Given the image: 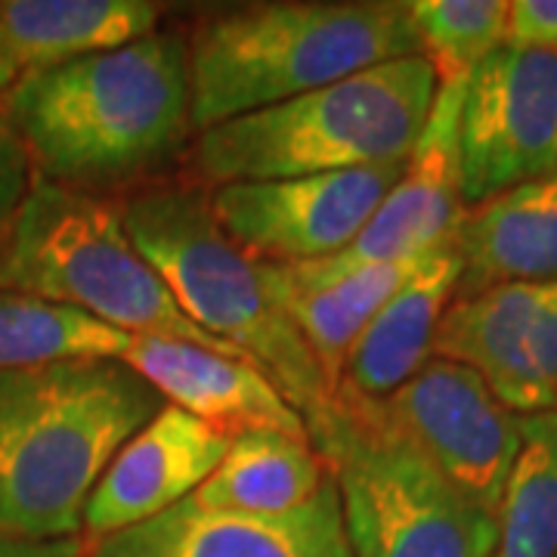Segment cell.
<instances>
[{"instance_id": "obj_1", "label": "cell", "mask_w": 557, "mask_h": 557, "mask_svg": "<svg viewBox=\"0 0 557 557\" xmlns=\"http://www.w3.org/2000/svg\"><path fill=\"white\" fill-rule=\"evenodd\" d=\"M3 109L47 180L84 193L127 183L196 134L189 47L152 32L22 78Z\"/></svg>"}, {"instance_id": "obj_2", "label": "cell", "mask_w": 557, "mask_h": 557, "mask_svg": "<svg viewBox=\"0 0 557 557\" xmlns=\"http://www.w3.org/2000/svg\"><path fill=\"white\" fill-rule=\"evenodd\" d=\"M164 406L121 359L0 372V536H78L106 468Z\"/></svg>"}, {"instance_id": "obj_3", "label": "cell", "mask_w": 557, "mask_h": 557, "mask_svg": "<svg viewBox=\"0 0 557 557\" xmlns=\"http://www.w3.org/2000/svg\"><path fill=\"white\" fill-rule=\"evenodd\" d=\"M186 47L199 134L381 62L421 57L409 3L381 0L242 3L208 13Z\"/></svg>"}, {"instance_id": "obj_4", "label": "cell", "mask_w": 557, "mask_h": 557, "mask_svg": "<svg viewBox=\"0 0 557 557\" xmlns=\"http://www.w3.org/2000/svg\"><path fill=\"white\" fill-rule=\"evenodd\" d=\"M121 214L127 236L186 319L260 369L307 428L335 406L338 387L278 310L263 263L223 233L208 193L186 186L149 189L127 201Z\"/></svg>"}, {"instance_id": "obj_5", "label": "cell", "mask_w": 557, "mask_h": 557, "mask_svg": "<svg viewBox=\"0 0 557 557\" xmlns=\"http://www.w3.org/2000/svg\"><path fill=\"white\" fill-rule=\"evenodd\" d=\"M424 57L381 62L242 119L201 131L196 164L214 186L406 161L437 100Z\"/></svg>"}, {"instance_id": "obj_6", "label": "cell", "mask_w": 557, "mask_h": 557, "mask_svg": "<svg viewBox=\"0 0 557 557\" xmlns=\"http://www.w3.org/2000/svg\"><path fill=\"white\" fill-rule=\"evenodd\" d=\"M0 288L75 307L127 335L186 341L245 359L186 319L127 236L119 205L47 177L32 180L0 245Z\"/></svg>"}, {"instance_id": "obj_7", "label": "cell", "mask_w": 557, "mask_h": 557, "mask_svg": "<svg viewBox=\"0 0 557 557\" xmlns=\"http://www.w3.org/2000/svg\"><path fill=\"white\" fill-rule=\"evenodd\" d=\"M307 437L335 480L354 557H493L496 518L384 431L362 397L338 387Z\"/></svg>"}, {"instance_id": "obj_8", "label": "cell", "mask_w": 557, "mask_h": 557, "mask_svg": "<svg viewBox=\"0 0 557 557\" xmlns=\"http://www.w3.org/2000/svg\"><path fill=\"white\" fill-rule=\"evenodd\" d=\"M362 403L384 431L496 518L520 449V416L480 375L458 362L431 357L391 397H362Z\"/></svg>"}, {"instance_id": "obj_9", "label": "cell", "mask_w": 557, "mask_h": 557, "mask_svg": "<svg viewBox=\"0 0 557 557\" xmlns=\"http://www.w3.org/2000/svg\"><path fill=\"white\" fill-rule=\"evenodd\" d=\"M461 199L480 205L557 171V53L505 44L461 100Z\"/></svg>"}, {"instance_id": "obj_10", "label": "cell", "mask_w": 557, "mask_h": 557, "mask_svg": "<svg viewBox=\"0 0 557 557\" xmlns=\"http://www.w3.org/2000/svg\"><path fill=\"white\" fill-rule=\"evenodd\" d=\"M406 161L288 180H245L211 193L223 233L248 258L300 267L344 251L394 189Z\"/></svg>"}, {"instance_id": "obj_11", "label": "cell", "mask_w": 557, "mask_h": 557, "mask_svg": "<svg viewBox=\"0 0 557 557\" xmlns=\"http://www.w3.org/2000/svg\"><path fill=\"white\" fill-rule=\"evenodd\" d=\"M465 84L468 81L440 84L428 124L403 164V174L357 239L332 258L288 270H295L307 282H325L366 263L421 258L424 251L437 248L440 242L453 236L465 214L458 146Z\"/></svg>"}, {"instance_id": "obj_12", "label": "cell", "mask_w": 557, "mask_h": 557, "mask_svg": "<svg viewBox=\"0 0 557 557\" xmlns=\"http://www.w3.org/2000/svg\"><path fill=\"white\" fill-rule=\"evenodd\" d=\"M90 557H354L335 480L288 515L201 508L193 498L139 527L97 539Z\"/></svg>"}, {"instance_id": "obj_13", "label": "cell", "mask_w": 557, "mask_h": 557, "mask_svg": "<svg viewBox=\"0 0 557 557\" xmlns=\"http://www.w3.org/2000/svg\"><path fill=\"white\" fill-rule=\"evenodd\" d=\"M230 440L177 406H164L127 440L87 502L84 530L106 539L177 508L220 465Z\"/></svg>"}, {"instance_id": "obj_14", "label": "cell", "mask_w": 557, "mask_h": 557, "mask_svg": "<svg viewBox=\"0 0 557 557\" xmlns=\"http://www.w3.org/2000/svg\"><path fill=\"white\" fill-rule=\"evenodd\" d=\"M121 362L149 381L164 403L196 416L226 440L248 431L307 437L298 409L245 359L223 357L186 341L131 335Z\"/></svg>"}, {"instance_id": "obj_15", "label": "cell", "mask_w": 557, "mask_h": 557, "mask_svg": "<svg viewBox=\"0 0 557 557\" xmlns=\"http://www.w3.org/2000/svg\"><path fill=\"white\" fill-rule=\"evenodd\" d=\"M456 298L502 285H557V171L465 208Z\"/></svg>"}, {"instance_id": "obj_16", "label": "cell", "mask_w": 557, "mask_h": 557, "mask_svg": "<svg viewBox=\"0 0 557 557\" xmlns=\"http://www.w3.org/2000/svg\"><path fill=\"white\" fill-rule=\"evenodd\" d=\"M539 288L542 285H502L453 298L431 347V357L458 362L480 375L518 416L557 409V394L539 375L527 347Z\"/></svg>"}, {"instance_id": "obj_17", "label": "cell", "mask_w": 557, "mask_h": 557, "mask_svg": "<svg viewBox=\"0 0 557 557\" xmlns=\"http://www.w3.org/2000/svg\"><path fill=\"white\" fill-rule=\"evenodd\" d=\"M159 16L149 0H0V94L62 62L146 38Z\"/></svg>"}, {"instance_id": "obj_18", "label": "cell", "mask_w": 557, "mask_h": 557, "mask_svg": "<svg viewBox=\"0 0 557 557\" xmlns=\"http://www.w3.org/2000/svg\"><path fill=\"white\" fill-rule=\"evenodd\" d=\"M458 276L461 260L453 236L421 255L412 278L369 322V329L357 341L341 387L357 397L384 399L412 379L431 359L440 319L456 298Z\"/></svg>"}, {"instance_id": "obj_19", "label": "cell", "mask_w": 557, "mask_h": 557, "mask_svg": "<svg viewBox=\"0 0 557 557\" xmlns=\"http://www.w3.org/2000/svg\"><path fill=\"white\" fill-rule=\"evenodd\" d=\"M329 483V468L307 437L282 431H248L230 440L211 478L193 502L214 511L288 515Z\"/></svg>"}, {"instance_id": "obj_20", "label": "cell", "mask_w": 557, "mask_h": 557, "mask_svg": "<svg viewBox=\"0 0 557 557\" xmlns=\"http://www.w3.org/2000/svg\"><path fill=\"white\" fill-rule=\"evenodd\" d=\"M496 527L493 557H557V409L520 416Z\"/></svg>"}, {"instance_id": "obj_21", "label": "cell", "mask_w": 557, "mask_h": 557, "mask_svg": "<svg viewBox=\"0 0 557 557\" xmlns=\"http://www.w3.org/2000/svg\"><path fill=\"white\" fill-rule=\"evenodd\" d=\"M131 335L84 310L0 288V372L65 359H121Z\"/></svg>"}, {"instance_id": "obj_22", "label": "cell", "mask_w": 557, "mask_h": 557, "mask_svg": "<svg viewBox=\"0 0 557 557\" xmlns=\"http://www.w3.org/2000/svg\"><path fill=\"white\" fill-rule=\"evenodd\" d=\"M505 0H416L409 20L421 57L434 65L440 84L468 81L508 38Z\"/></svg>"}, {"instance_id": "obj_23", "label": "cell", "mask_w": 557, "mask_h": 557, "mask_svg": "<svg viewBox=\"0 0 557 557\" xmlns=\"http://www.w3.org/2000/svg\"><path fill=\"white\" fill-rule=\"evenodd\" d=\"M32 189V156L20 137L16 124L0 106V233L7 236L10 223L20 214L22 201Z\"/></svg>"}, {"instance_id": "obj_24", "label": "cell", "mask_w": 557, "mask_h": 557, "mask_svg": "<svg viewBox=\"0 0 557 557\" xmlns=\"http://www.w3.org/2000/svg\"><path fill=\"white\" fill-rule=\"evenodd\" d=\"M505 44L557 53V0H515L508 7Z\"/></svg>"}, {"instance_id": "obj_25", "label": "cell", "mask_w": 557, "mask_h": 557, "mask_svg": "<svg viewBox=\"0 0 557 557\" xmlns=\"http://www.w3.org/2000/svg\"><path fill=\"white\" fill-rule=\"evenodd\" d=\"M527 347H530V357L536 362L539 375L557 394V285H542L539 288Z\"/></svg>"}, {"instance_id": "obj_26", "label": "cell", "mask_w": 557, "mask_h": 557, "mask_svg": "<svg viewBox=\"0 0 557 557\" xmlns=\"http://www.w3.org/2000/svg\"><path fill=\"white\" fill-rule=\"evenodd\" d=\"M0 557H84V548L78 539L32 542V539L0 536Z\"/></svg>"}]
</instances>
